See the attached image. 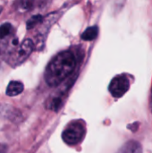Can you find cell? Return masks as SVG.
Instances as JSON below:
<instances>
[{
    "mask_svg": "<svg viewBox=\"0 0 152 153\" xmlns=\"http://www.w3.org/2000/svg\"><path fill=\"white\" fill-rule=\"evenodd\" d=\"M8 148L5 144L0 143V153H7Z\"/></svg>",
    "mask_w": 152,
    "mask_h": 153,
    "instance_id": "8fae6325",
    "label": "cell"
},
{
    "mask_svg": "<svg viewBox=\"0 0 152 153\" xmlns=\"http://www.w3.org/2000/svg\"><path fill=\"white\" fill-rule=\"evenodd\" d=\"M2 9H3V7H2V6H1V5H0V13H1V12H2Z\"/></svg>",
    "mask_w": 152,
    "mask_h": 153,
    "instance_id": "4fadbf2b",
    "label": "cell"
},
{
    "mask_svg": "<svg viewBox=\"0 0 152 153\" xmlns=\"http://www.w3.org/2000/svg\"><path fill=\"white\" fill-rule=\"evenodd\" d=\"M23 90L24 86L22 82L19 81H11L6 87L5 93L9 97H14L21 94L23 91Z\"/></svg>",
    "mask_w": 152,
    "mask_h": 153,
    "instance_id": "5b68a950",
    "label": "cell"
},
{
    "mask_svg": "<svg viewBox=\"0 0 152 153\" xmlns=\"http://www.w3.org/2000/svg\"><path fill=\"white\" fill-rule=\"evenodd\" d=\"M117 153H142V147L136 141H129L119 149Z\"/></svg>",
    "mask_w": 152,
    "mask_h": 153,
    "instance_id": "8992f818",
    "label": "cell"
},
{
    "mask_svg": "<svg viewBox=\"0 0 152 153\" xmlns=\"http://www.w3.org/2000/svg\"><path fill=\"white\" fill-rule=\"evenodd\" d=\"M34 6V2L32 1H18L15 3V9L18 13H25L32 9Z\"/></svg>",
    "mask_w": 152,
    "mask_h": 153,
    "instance_id": "ba28073f",
    "label": "cell"
},
{
    "mask_svg": "<svg viewBox=\"0 0 152 153\" xmlns=\"http://www.w3.org/2000/svg\"><path fill=\"white\" fill-rule=\"evenodd\" d=\"M98 33H99L98 27L97 26H91L83 31V33L82 34V39L85 41H91L97 38Z\"/></svg>",
    "mask_w": 152,
    "mask_h": 153,
    "instance_id": "52a82bcc",
    "label": "cell"
},
{
    "mask_svg": "<svg viewBox=\"0 0 152 153\" xmlns=\"http://www.w3.org/2000/svg\"><path fill=\"white\" fill-rule=\"evenodd\" d=\"M35 48V44L30 39H24L15 48H13L6 56V62L9 65L16 67L22 64L32 53Z\"/></svg>",
    "mask_w": 152,
    "mask_h": 153,
    "instance_id": "7a4b0ae2",
    "label": "cell"
},
{
    "mask_svg": "<svg viewBox=\"0 0 152 153\" xmlns=\"http://www.w3.org/2000/svg\"><path fill=\"white\" fill-rule=\"evenodd\" d=\"M44 20V17L40 14H36V15H33L31 16L28 21H27V23H26V27H27V30H31V29H34L38 24L41 23Z\"/></svg>",
    "mask_w": 152,
    "mask_h": 153,
    "instance_id": "9c48e42d",
    "label": "cell"
},
{
    "mask_svg": "<svg viewBox=\"0 0 152 153\" xmlns=\"http://www.w3.org/2000/svg\"><path fill=\"white\" fill-rule=\"evenodd\" d=\"M85 134V127L82 121L71 122L62 134L63 141L70 146L78 144Z\"/></svg>",
    "mask_w": 152,
    "mask_h": 153,
    "instance_id": "3957f363",
    "label": "cell"
},
{
    "mask_svg": "<svg viewBox=\"0 0 152 153\" xmlns=\"http://www.w3.org/2000/svg\"><path fill=\"white\" fill-rule=\"evenodd\" d=\"M13 30V26L9 22H5L0 26V40L11 34Z\"/></svg>",
    "mask_w": 152,
    "mask_h": 153,
    "instance_id": "30bf717a",
    "label": "cell"
},
{
    "mask_svg": "<svg viewBox=\"0 0 152 153\" xmlns=\"http://www.w3.org/2000/svg\"><path fill=\"white\" fill-rule=\"evenodd\" d=\"M151 110L152 111V88H151Z\"/></svg>",
    "mask_w": 152,
    "mask_h": 153,
    "instance_id": "7c38bea8",
    "label": "cell"
},
{
    "mask_svg": "<svg viewBox=\"0 0 152 153\" xmlns=\"http://www.w3.org/2000/svg\"><path fill=\"white\" fill-rule=\"evenodd\" d=\"M130 88V82L125 75H117L112 79L108 86L111 95L115 98H121Z\"/></svg>",
    "mask_w": 152,
    "mask_h": 153,
    "instance_id": "277c9868",
    "label": "cell"
},
{
    "mask_svg": "<svg viewBox=\"0 0 152 153\" xmlns=\"http://www.w3.org/2000/svg\"><path fill=\"white\" fill-rule=\"evenodd\" d=\"M76 66V58L69 51H62L57 54L47 65L44 79L50 87L58 86L69 75L72 74Z\"/></svg>",
    "mask_w": 152,
    "mask_h": 153,
    "instance_id": "6da1fadb",
    "label": "cell"
}]
</instances>
